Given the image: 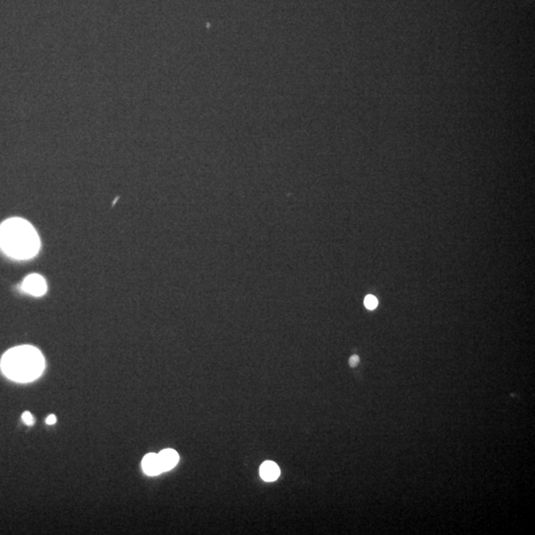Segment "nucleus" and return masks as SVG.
<instances>
[{
    "label": "nucleus",
    "mask_w": 535,
    "mask_h": 535,
    "mask_svg": "<svg viewBox=\"0 0 535 535\" xmlns=\"http://www.w3.org/2000/svg\"><path fill=\"white\" fill-rule=\"evenodd\" d=\"M0 247L8 256L26 260L37 255L40 239L35 228L28 221L11 218L0 225Z\"/></svg>",
    "instance_id": "nucleus-1"
},
{
    "label": "nucleus",
    "mask_w": 535,
    "mask_h": 535,
    "mask_svg": "<svg viewBox=\"0 0 535 535\" xmlns=\"http://www.w3.org/2000/svg\"><path fill=\"white\" fill-rule=\"evenodd\" d=\"M0 367L8 378L14 381L28 382L42 374L45 369V359L39 349L23 345L9 349L3 355Z\"/></svg>",
    "instance_id": "nucleus-2"
},
{
    "label": "nucleus",
    "mask_w": 535,
    "mask_h": 535,
    "mask_svg": "<svg viewBox=\"0 0 535 535\" xmlns=\"http://www.w3.org/2000/svg\"><path fill=\"white\" fill-rule=\"evenodd\" d=\"M22 289L32 295L41 296L47 291V283L42 275L33 273L24 279Z\"/></svg>",
    "instance_id": "nucleus-3"
},
{
    "label": "nucleus",
    "mask_w": 535,
    "mask_h": 535,
    "mask_svg": "<svg viewBox=\"0 0 535 535\" xmlns=\"http://www.w3.org/2000/svg\"><path fill=\"white\" fill-rule=\"evenodd\" d=\"M159 462L162 472H167L175 467L178 463L179 456L173 449H164L158 454Z\"/></svg>",
    "instance_id": "nucleus-4"
},
{
    "label": "nucleus",
    "mask_w": 535,
    "mask_h": 535,
    "mask_svg": "<svg viewBox=\"0 0 535 535\" xmlns=\"http://www.w3.org/2000/svg\"><path fill=\"white\" fill-rule=\"evenodd\" d=\"M142 469L144 473L148 476H157L162 473L160 462H159L158 454H155V453L147 454L142 460Z\"/></svg>",
    "instance_id": "nucleus-5"
},
{
    "label": "nucleus",
    "mask_w": 535,
    "mask_h": 535,
    "mask_svg": "<svg viewBox=\"0 0 535 535\" xmlns=\"http://www.w3.org/2000/svg\"><path fill=\"white\" fill-rule=\"evenodd\" d=\"M280 474L278 466L271 461L264 462L260 467V476L266 482L275 481Z\"/></svg>",
    "instance_id": "nucleus-6"
},
{
    "label": "nucleus",
    "mask_w": 535,
    "mask_h": 535,
    "mask_svg": "<svg viewBox=\"0 0 535 535\" xmlns=\"http://www.w3.org/2000/svg\"><path fill=\"white\" fill-rule=\"evenodd\" d=\"M365 305L368 309H374L377 305V299L374 295H367L365 297Z\"/></svg>",
    "instance_id": "nucleus-7"
},
{
    "label": "nucleus",
    "mask_w": 535,
    "mask_h": 535,
    "mask_svg": "<svg viewBox=\"0 0 535 535\" xmlns=\"http://www.w3.org/2000/svg\"><path fill=\"white\" fill-rule=\"evenodd\" d=\"M22 420L24 421L25 424H27V425H29V426H30V425H33V424H34V421H35L33 415H32L29 411H25V412L22 414Z\"/></svg>",
    "instance_id": "nucleus-8"
},
{
    "label": "nucleus",
    "mask_w": 535,
    "mask_h": 535,
    "mask_svg": "<svg viewBox=\"0 0 535 535\" xmlns=\"http://www.w3.org/2000/svg\"><path fill=\"white\" fill-rule=\"evenodd\" d=\"M359 361H360L359 357L357 355H353L349 360V364L351 367H356L359 364Z\"/></svg>",
    "instance_id": "nucleus-9"
},
{
    "label": "nucleus",
    "mask_w": 535,
    "mask_h": 535,
    "mask_svg": "<svg viewBox=\"0 0 535 535\" xmlns=\"http://www.w3.org/2000/svg\"><path fill=\"white\" fill-rule=\"evenodd\" d=\"M55 421H56V417H55V415H54V414H50V415L47 417V419H46V423L49 424V425L54 424Z\"/></svg>",
    "instance_id": "nucleus-10"
}]
</instances>
